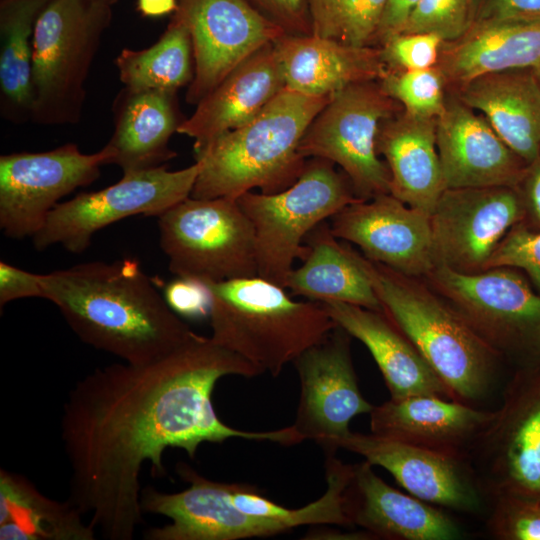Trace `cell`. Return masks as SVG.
I'll list each match as a JSON object with an SVG mask.
<instances>
[{"mask_svg":"<svg viewBox=\"0 0 540 540\" xmlns=\"http://www.w3.org/2000/svg\"><path fill=\"white\" fill-rule=\"evenodd\" d=\"M164 298L179 316L202 318L209 316V293L198 280L176 277L164 289Z\"/></svg>","mask_w":540,"mask_h":540,"instance_id":"obj_40","label":"cell"},{"mask_svg":"<svg viewBox=\"0 0 540 540\" xmlns=\"http://www.w3.org/2000/svg\"><path fill=\"white\" fill-rule=\"evenodd\" d=\"M305 241L309 253L303 264L289 273L285 288L319 303L336 301L383 311L354 249L338 241L329 223H320Z\"/></svg>","mask_w":540,"mask_h":540,"instance_id":"obj_30","label":"cell"},{"mask_svg":"<svg viewBox=\"0 0 540 540\" xmlns=\"http://www.w3.org/2000/svg\"><path fill=\"white\" fill-rule=\"evenodd\" d=\"M535 73H536V75H537V77L539 79V82H540V68L535 70Z\"/></svg>","mask_w":540,"mask_h":540,"instance_id":"obj_48","label":"cell"},{"mask_svg":"<svg viewBox=\"0 0 540 540\" xmlns=\"http://www.w3.org/2000/svg\"><path fill=\"white\" fill-rule=\"evenodd\" d=\"M274 45L285 87L308 96H332L355 83L379 81L389 70L378 46L288 33Z\"/></svg>","mask_w":540,"mask_h":540,"instance_id":"obj_24","label":"cell"},{"mask_svg":"<svg viewBox=\"0 0 540 540\" xmlns=\"http://www.w3.org/2000/svg\"><path fill=\"white\" fill-rule=\"evenodd\" d=\"M68 500L43 495L28 479L0 471V540H93L96 532Z\"/></svg>","mask_w":540,"mask_h":540,"instance_id":"obj_31","label":"cell"},{"mask_svg":"<svg viewBox=\"0 0 540 540\" xmlns=\"http://www.w3.org/2000/svg\"><path fill=\"white\" fill-rule=\"evenodd\" d=\"M114 130L105 145L123 173L162 166L175 156L169 140L180 119L176 93L125 88L114 101Z\"/></svg>","mask_w":540,"mask_h":540,"instance_id":"obj_28","label":"cell"},{"mask_svg":"<svg viewBox=\"0 0 540 540\" xmlns=\"http://www.w3.org/2000/svg\"><path fill=\"white\" fill-rule=\"evenodd\" d=\"M447 89L481 75L540 68V23H476L459 39L444 42L435 66Z\"/></svg>","mask_w":540,"mask_h":540,"instance_id":"obj_29","label":"cell"},{"mask_svg":"<svg viewBox=\"0 0 540 540\" xmlns=\"http://www.w3.org/2000/svg\"><path fill=\"white\" fill-rule=\"evenodd\" d=\"M475 0H420L401 33H434L444 42L462 37L473 25Z\"/></svg>","mask_w":540,"mask_h":540,"instance_id":"obj_36","label":"cell"},{"mask_svg":"<svg viewBox=\"0 0 540 540\" xmlns=\"http://www.w3.org/2000/svg\"><path fill=\"white\" fill-rule=\"evenodd\" d=\"M443 43L434 33H400L380 48L389 70H423L437 65Z\"/></svg>","mask_w":540,"mask_h":540,"instance_id":"obj_39","label":"cell"},{"mask_svg":"<svg viewBox=\"0 0 540 540\" xmlns=\"http://www.w3.org/2000/svg\"><path fill=\"white\" fill-rule=\"evenodd\" d=\"M420 0H387L375 43L379 47L391 37L400 34Z\"/></svg>","mask_w":540,"mask_h":540,"instance_id":"obj_45","label":"cell"},{"mask_svg":"<svg viewBox=\"0 0 540 540\" xmlns=\"http://www.w3.org/2000/svg\"><path fill=\"white\" fill-rule=\"evenodd\" d=\"M95 1L103 2L105 4L112 6L116 4L119 0H95Z\"/></svg>","mask_w":540,"mask_h":540,"instance_id":"obj_47","label":"cell"},{"mask_svg":"<svg viewBox=\"0 0 540 540\" xmlns=\"http://www.w3.org/2000/svg\"><path fill=\"white\" fill-rule=\"evenodd\" d=\"M106 146L85 154L67 143L45 152L0 157V228L11 239L33 238L50 212L75 189L93 183L110 164Z\"/></svg>","mask_w":540,"mask_h":540,"instance_id":"obj_12","label":"cell"},{"mask_svg":"<svg viewBox=\"0 0 540 540\" xmlns=\"http://www.w3.org/2000/svg\"><path fill=\"white\" fill-rule=\"evenodd\" d=\"M423 279L501 358L519 365L529 356L540 334V294L519 270L466 274L436 266Z\"/></svg>","mask_w":540,"mask_h":540,"instance_id":"obj_10","label":"cell"},{"mask_svg":"<svg viewBox=\"0 0 540 540\" xmlns=\"http://www.w3.org/2000/svg\"><path fill=\"white\" fill-rule=\"evenodd\" d=\"M371 433L447 455L465 458L494 411L431 395L389 399L374 406Z\"/></svg>","mask_w":540,"mask_h":540,"instance_id":"obj_22","label":"cell"},{"mask_svg":"<svg viewBox=\"0 0 540 540\" xmlns=\"http://www.w3.org/2000/svg\"><path fill=\"white\" fill-rule=\"evenodd\" d=\"M383 90L413 115L438 118L445 108L447 86L438 68L388 70L379 80Z\"/></svg>","mask_w":540,"mask_h":540,"instance_id":"obj_35","label":"cell"},{"mask_svg":"<svg viewBox=\"0 0 540 540\" xmlns=\"http://www.w3.org/2000/svg\"><path fill=\"white\" fill-rule=\"evenodd\" d=\"M524 218L517 187L446 188L430 214L436 266L485 271L503 237Z\"/></svg>","mask_w":540,"mask_h":540,"instance_id":"obj_13","label":"cell"},{"mask_svg":"<svg viewBox=\"0 0 540 540\" xmlns=\"http://www.w3.org/2000/svg\"><path fill=\"white\" fill-rule=\"evenodd\" d=\"M436 121V144L446 188L510 186L521 182L527 164L501 139L482 114L448 89Z\"/></svg>","mask_w":540,"mask_h":540,"instance_id":"obj_20","label":"cell"},{"mask_svg":"<svg viewBox=\"0 0 540 540\" xmlns=\"http://www.w3.org/2000/svg\"><path fill=\"white\" fill-rule=\"evenodd\" d=\"M177 0H137L138 11L146 17H160L177 10Z\"/></svg>","mask_w":540,"mask_h":540,"instance_id":"obj_46","label":"cell"},{"mask_svg":"<svg viewBox=\"0 0 540 540\" xmlns=\"http://www.w3.org/2000/svg\"><path fill=\"white\" fill-rule=\"evenodd\" d=\"M402 109L379 81L352 84L331 96L298 151L303 158L339 165L359 199L390 193V172L379 158L376 139L381 122Z\"/></svg>","mask_w":540,"mask_h":540,"instance_id":"obj_9","label":"cell"},{"mask_svg":"<svg viewBox=\"0 0 540 540\" xmlns=\"http://www.w3.org/2000/svg\"><path fill=\"white\" fill-rule=\"evenodd\" d=\"M44 298L41 274L0 261V307L22 298Z\"/></svg>","mask_w":540,"mask_h":540,"instance_id":"obj_43","label":"cell"},{"mask_svg":"<svg viewBox=\"0 0 540 540\" xmlns=\"http://www.w3.org/2000/svg\"><path fill=\"white\" fill-rule=\"evenodd\" d=\"M285 88L276 48L269 43L232 70L185 118L178 133L199 151L256 117Z\"/></svg>","mask_w":540,"mask_h":540,"instance_id":"obj_23","label":"cell"},{"mask_svg":"<svg viewBox=\"0 0 540 540\" xmlns=\"http://www.w3.org/2000/svg\"><path fill=\"white\" fill-rule=\"evenodd\" d=\"M115 65L125 88L176 93L194 76L193 47L186 25L173 14L153 45L139 50L122 49Z\"/></svg>","mask_w":540,"mask_h":540,"instance_id":"obj_33","label":"cell"},{"mask_svg":"<svg viewBox=\"0 0 540 540\" xmlns=\"http://www.w3.org/2000/svg\"><path fill=\"white\" fill-rule=\"evenodd\" d=\"M494 267L523 271L540 293V229L523 221L514 225L494 250L485 270Z\"/></svg>","mask_w":540,"mask_h":540,"instance_id":"obj_38","label":"cell"},{"mask_svg":"<svg viewBox=\"0 0 540 540\" xmlns=\"http://www.w3.org/2000/svg\"><path fill=\"white\" fill-rule=\"evenodd\" d=\"M540 23V0H475L474 23Z\"/></svg>","mask_w":540,"mask_h":540,"instance_id":"obj_42","label":"cell"},{"mask_svg":"<svg viewBox=\"0 0 540 540\" xmlns=\"http://www.w3.org/2000/svg\"><path fill=\"white\" fill-rule=\"evenodd\" d=\"M452 90L527 165L540 154V82L533 69L476 77Z\"/></svg>","mask_w":540,"mask_h":540,"instance_id":"obj_27","label":"cell"},{"mask_svg":"<svg viewBox=\"0 0 540 540\" xmlns=\"http://www.w3.org/2000/svg\"><path fill=\"white\" fill-rule=\"evenodd\" d=\"M474 446L493 495L540 496V365L517 367Z\"/></svg>","mask_w":540,"mask_h":540,"instance_id":"obj_16","label":"cell"},{"mask_svg":"<svg viewBox=\"0 0 540 540\" xmlns=\"http://www.w3.org/2000/svg\"><path fill=\"white\" fill-rule=\"evenodd\" d=\"M95 0H50L33 34L32 121L75 124L86 97L85 84L112 12Z\"/></svg>","mask_w":540,"mask_h":540,"instance_id":"obj_6","label":"cell"},{"mask_svg":"<svg viewBox=\"0 0 540 540\" xmlns=\"http://www.w3.org/2000/svg\"><path fill=\"white\" fill-rule=\"evenodd\" d=\"M200 164L170 171L164 165L123 173L98 191L83 192L59 203L34 235L36 249L60 244L67 251H85L99 230L135 215L159 216L191 195Z\"/></svg>","mask_w":540,"mask_h":540,"instance_id":"obj_11","label":"cell"},{"mask_svg":"<svg viewBox=\"0 0 540 540\" xmlns=\"http://www.w3.org/2000/svg\"><path fill=\"white\" fill-rule=\"evenodd\" d=\"M436 121L402 109L381 122L376 139L377 153L390 172V193L428 214L445 190Z\"/></svg>","mask_w":540,"mask_h":540,"instance_id":"obj_26","label":"cell"},{"mask_svg":"<svg viewBox=\"0 0 540 540\" xmlns=\"http://www.w3.org/2000/svg\"><path fill=\"white\" fill-rule=\"evenodd\" d=\"M50 0H1L0 92L12 119L31 117L32 53L36 21Z\"/></svg>","mask_w":540,"mask_h":540,"instance_id":"obj_32","label":"cell"},{"mask_svg":"<svg viewBox=\"0 0 540 540\" xmlns=\"http://www.w3.org/2000/svg\"><path fill=\"white\" fill-rule=\"evenodd\" d=\"M203 283L211 338L273 377L336 326L321 303L295 301L260 276Z\"/></svg>","mask_w":540,"mask_h":540,"instance_id":"obj_5","label":"cell"},{"mask_svg":"<svg viewBox=\"0 0 540 540\" xmlns=\"http://www.w3.org/2000/svg\"><path fill=\"white\" fill-rule=\"evenodd\" d=\"M336 447L384 468L409 494L427 503L461 512L476 511L481 505L479 481L465 458L374 433L350 432Z\"/></svg>","mask_w":540,"mask_h":540,"instance_id":"obj_19","label":"cell"},{"mask_svg":"<svg viewBox=\"0 0 540 540\" xmlns=\"http://www.w3.org/2000/svg\"><path fill=\"white\" fill-rule=\"evenodd\" d=\"M41 282L82 342L126 363L161 359L195 334L133 258L81 263Z\"/></svg>","mask_w":540,"mask_h":540,"instance_id":"obj_2","label":"cell"},{"mask_svg":"<svg viewBox=\"0 0 540 540\" xmlns=\"http://www.w3.org/2000/svg\"><path fill=\"white\" fill-rule=\"evenodd\" d=\"M387 0H309L311 34L352 46H375Z\"/></svg>","mask_w":540,"mask_h":540,"instance_id":"obj_34","label":"cell"},{"mask_svg":"<svg viewBox=\"0 0 540 540\" xmlns=\"http://www.w3.org/2000/svg\"><path fill=\"white\" fill-rule=\"evenodd\" d=\"M262 372L211 337L194 334L180 348L146 364L116 363L78 381L63 406L61 439L71 469L68 501L104 539L132 540L143 523L140 473L150 462L163 476L167 448L194 458L200 444L229 438L290 446L291 425L252 432L221 421L212 403L217 381Z\"/></svg>","mask_w":540,"mask_h":540,"instance_id":"obj_1","label":"cell"},{"mask_svg":"<svg viewBox=\"0 0 540 540\" xmlns=\"http://www.w3.org/2000/svg\"><path fill=\"white\" fill-rule=\"evenodd\" d=\"M368 461L352 464L343 493L351 526L373 539L451 540L461 535L458 524L443 510L388 485Z\"/></svg>","mask_w":540,"mask_h":540,"instance_id":"obj_21","label":"cell"},{"mask_svg":"<svg viewBox=\"0 0 540 540\" xmlns=\"http://www.w3.org/2000/svg\"><path fill=\"white\" fill-rule=\"evenodd\" d=\"M487 526L499 540H540V496L494 494Z\"/></svg>","mask_w":540,"mask_h":540,"instance_id":"obj_37","label":"cell"},{"mask_svg":"<svg viewBox=\"0 0 540 540\" xmlns=\"http://www.w3.org/2000/svg\"><path fill=\"white\" fill-rule=\"evenodd\" d=\"M288 34H311L309 0H247Z\"/></svg>","mask_w":540,"mask_h":540,"instance_id":"obj_41","label":"cell"},{"mask_svg":"<svg viewBox=\"0 0 540 540\" xmlns=\"http://www.w3.org/2000/svg\"><path fill=\"white\" fill-rule=\"evenodd\" d=\"M237 202L255 234L258 276L285 288L295 260H305L309 233L345 206L360 200L333 163L313 158L299 178L276 193L246 192Z\"/></svg>","mask_w":540,"mask_h":540,"instance_id":"obj_7","label":"cell"},{"mask_svg":"<svg viewBox=\"0 0 540 540\" xmlns=\"http://www.w3.org/2000/svg\"><path fill=\"white\" fill-rule=\"evenodd\" d=\"M517 189L525 209L523 222L533 229H540V154L527 165Z\"/></svg>","mask_w":540,"mask_h":540,"instance_id":"obj_44","label":"cell"},{"mask_svg":"<svg viewBox=\"0 0 540 540\" xmlns=\"http://www.w3.org/2000/svg\"><path fill=\"white\" fill-rule=\"evenodd\" d=\"M174 14L192 41L194 76L186 101L194 105L239 64L286 34L247 0H178Z\"/></svg>","mask_w":540,"mask_h":540,"instance_id":"obj_15","label":"cell"},{"mask_svg":"<svg viewBox=\"0 0 540 540\" xmlns=\"http://www.w3.org/2000/svg\"><path fill=\"white\" fill-rule=\"evenodd\" d=\"M351 336L336 325L320 342L302 352L293 364L300 381L294 428L327 453L351 431V420L370 413L373 405L362 395L351 356Z\"/></svg>","mask_w":540,"mask_h":540,"instance_id":"obj_14","label":"cell"},{"mask_svg":"<svg viewBox=\"0 0 540 540\" xmlns=\"http://www.w3.org/2000/svg\"><path fill=\"white\" fill-rule=\"evenodd\" d=\"M177 473L189 483L180 492H160L153 487L141 490L143 512L163 515L172 521L146 530L147 540H238L293 529L285 520L240 511L230 498L229 483L207 479L182 462L177 465Z\"/></svg>","mask_w":540,"mask_h":540,"instance_id":"obj_17","label":"cell"},{"mask_svg":"<svg viewBox=\"0 0 540 540\" xmlns=\"http://www.w3.org/2000/svg\"><path fill=\"white\" fill-rule=\"evenodd\" d=\"M332 234L402 274L425 278L436 267L430 214L391 193L357 200L330 218Z\"/></svg>","mask_w":540,"mask_h":540,"instance_id":"obj_18","label":"cell"},{"mask_svg":"<svg viewBox=\"0 0 540 540\" xmlns=\"http://www.w3.org/2000/svg\"><path fill=\"white\" fill-rule=\"evenodd\" d=\"M157 220L176 277L221 282L258 276L254 229L236 199L189 196Z\"/></svg>","mask_w":540,"mask_h":540,"instance_id":"obj_8","label":"cell"},{"mask_svg":"<svg viewBox=\"0 0 540 540\" xmlns=\"http://www.w3.org/2000/svg\"><path fill=\"white\" fill-rule=\"evenodd\" d=\"M321 304L336 325L369 350L391 399L431 395L454 400L413 343L383 311L336 301Z\"/></svg>","mask_w":540,"mask_h":540,"instance_id":"obj_25","label":"cell"},{"mask_svg":"<svg viewBox=\"0 0 540 540\" xmlns=\"http://www.w3.org/2000/svg\"><path fill=\"white\" fill-rule=\"evenodd\" d=\"M383 312L407 336L453 399L484 397L501 357L423 278L402 274L354 250Z\"/></svg>","mask_w":540,"mask_h":540,"instance_id":"obj_4","label":"cell"},{"mask_svg":"<svg viewBox=\"0 0 540 540\" xmlns=\"http://www.w3.org/2000/svg\"><path fill=\"white\" fill-rule=\"evenodd\" d=\"M330 98L285 87L251 121L195 152L200 171L190 196L237 199L254 188L270 194L291 186L306 164L301 139Z\"/></svg>","mask_w":540,"mask_h":540,"instance_id":"obj_3","label":"cell"}]
</instances>
